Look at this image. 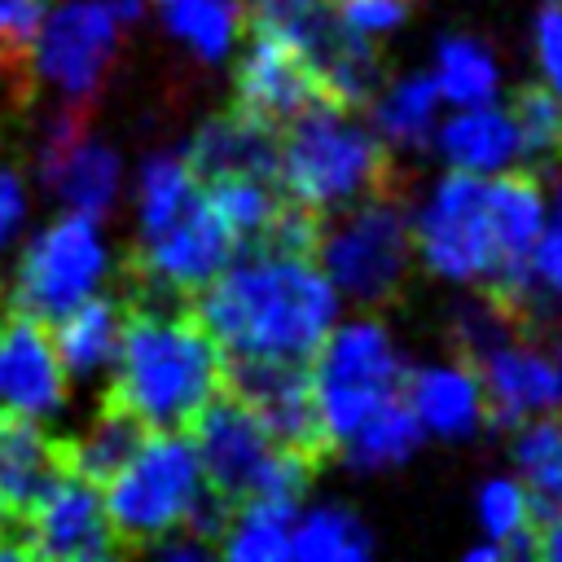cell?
<instances>
[{"label": "cell", "mask_w": 562, "mask_h": 562, "mask_svg": "<svg viewBox=\"0 0 562 562\" xmlns=\"http://www.w3.org/2000/svg\"><path fill=\"white\" fill-rule=\"evenodd\" d=\"M198 321L224 351L312 360L338 316V294L316 259L237 250L193 294Z\"/></svg>", "instance_id": "cell-1"}, {"label": "cell", "mask_w": 562, "mask_h": 562, "mask_svg": "<svg viewBox=\"0 0 562 562\" xmlns=\"http://www.w3.org/2000/svg\"><path fill=\"white\" fill-rule=\"evenodd\" d=\"M110 400L132 408L149 430H189L202 404L220 391L224 347L193 307H127L114 351Z\"/></svg>", "instance_id": "cell-2"}, {"label": "cell", "mask_w": 562, "mask_h": 562, "mask_svg": "<svg viewBox=\"0 0 562 562\" xmlns=\"http://www.w3.org/2000/svg\"><path fill=\"white\" fill-rule=\"evenodd\" d=\"M277 184L321 220L364 193L404 184L391 149L351 110L312 101L277 132Z\"/></svg>", "instance_id": "cell-3"}, {"label": "cell", "mask_w": 562, "mask_h": 562, "mask_svg": "<svg viewBox=\"0 0 562 562\" xmlns=\"http://www.w3.org/2000/svg\"><path fill=\"white\" fill-rule=\"evenodd\" d=\"M316 263L338 294L364 312H382L404 299L413 272V224L404 211V184L356 198L321 220Z\"/></svg>", "instance_id": "cell-4"}, {"label": "cell", "mask_w": 562, "mask_h": 562, "mask_svg": "<svg viewBox=\"0 0 562 562\" xmlns=\"http://www.w3.org/2000/svg\"><path fill=\"white\" fill-rule=\"evenodd\" d=\"M184 435L198 452L202 483L233 509L255 496L299 501L303 487L316 479V470L290 448H281L272 430L259 422V413L237 395H228L224 386L202 404V413L189 422Z\"/></svg>", "instance_id": "cell-5"}, {"label": "cell", "mask_w": 562, "mask_h": 562, "mask_svg": "<svg viewBox=\"0 0 562 562\" xmlns=\"http://www.w3.org/2000/svg\"><path fill=\"white\" fill-rule=\"evenodd\" d=\"M105 514L119 540V553H140L154 540L180 531L189 505L202 492V470L189 435L154 430L132 461L105 483Z\"/></svg>", "instance_id": "cell-6"}, {"label": "cell", "mask_w": 562, "mask_h": 562, "mask_svg": "<svg viewBox=\"0 0 562 562\" xmlns=\"http://www.w3.org/2000/svg\"><path fill=\"white\" fill-rule=\"evenodd\" d=\"M307 373H312V391L321 404V422L329 439L342 448V439L378 404L400 395L404 360L378 321H356V325L325 334V342L307 360Z\"/></svg>", "instance_id": "cell-7"}, {"label": "cell", "mask_w": 562, "mask_h": 562, "mask_svg": "<svg viewBox=\"0 0 562 562\" xmlns=\"http://www.w3.org/2000/svg\"><path fill=\"white\" fill-rule=\"evenodd\" d=\"M101 277H105V246H101L97 220L70 211L44 224L22 246L4 303L48 325L53 316L88 299L101 285Z\"/></svg>", "instance_id": "cell-8"}, {"label": "cell", "mask_w": 562, "mask_h": 562, "mask_svg": "<svg viewBox=\"0 0 562 562\" xmlns=\"http://www.w3.org/2000/svg\"><path fill=\"white\" fill-rule=\"evenodd\" d=\"M220 386L250 404L259 422L272 430L281 448L303 457L312 470H321L329 457H338V443L329 439L321 422V404L312 391L307 360H272V356H237L224 351V378Z\"/></svg>", "instance_id": "cell-9"}, {"label": "cell", "mask_w": 562, "mask_h": 562, "mask_svg": "<svg viewBox=\"0 0 562 562\" xmlns=\"http://www.w3.org/2000/svg\"><path fill=\"white\" fill-rule=\"evenodd\" d=\"M123 26L132 22L114 0H66L48 9L31 44L35 79H48L66 101L88 105L114 70Z\"/></svg>", "instance_id": "cell-10"}, {"label": "cell", "mask_w": 562, "mask_h": 562, "mask_svg": "<svg viewBox=\"0 0 562 562\" xmlns=\"http://www.w3.org/2000/svg\"><path fill=\"white\" fill-rule=\"evenodd\" d=\"M13 544L18 558H61V562H97L119 553L97 483H88L70 465L13 522Z\"/></svg>", "instance_id": "cell-11"}, {"label": "cell", "mask_w": 562, "mask_h": 562, "mask_svg": "<svg viewBox=\"0 0 562 562\" xmlns=\"http://www.w3.org/2000/svg\"><path fill=\"white\" fill-rule=\"evenodd\" d=\"M35 176L40 184L70 211L101 220L119 193V158L105 140H97L88 123V105H61L35 140Z\"/></svg>", "instance_id": "cell-12"}, {"label": "cell", "mask_w": 562, "mask_h": 562, "mask_svg": "<svg viewBox=\"0 0 562 562\" xmlns=\"http://www.w3.org/2000/svg\"><path fill=\"white\" fill-rule=\"evenodd\" d=\"M417 246L430 272L448 281H479L492 268V233H487V193L474 171L452 167L430 193L417 220Z\"/></svg>", "instance_id": "cell-13"}, {"label": "cell", "mask_w": 562, "mask_h": 562, "mask_svg": "<svg viewBox=\"0 0 562 562\" xmlns=\"http://www.w3.org/2000/svg\"><path fill=\"white\" fill-rule=\"evenodd\" d=\"M246 26H250V48L237 66L233 105L281 132L299 110H307L312 101H325V97H321L312 66L303 61V53L294 48V40L285 31H277L272 22H246Z\"/></svg>", "instance_id": "cell-14"}, {"label": "cell", "mask_w": 562, "mask_h": 562, "mask_svg": "<svg viewBox=\"0 0 562 562\" xmlns=\"http://www.w3.org/2000/svg\"><path fill=\"white\" fill-rule=\"evenodd\" d=\"M470 369L479 378V404H483V422L487 426L514 430L522 417L562 404L558 364L544 351H536L531 342H522V338L470 360Z\"/></svg>", "instance_id": "cell-15"}, {"label": "cell", "mask_w": 562, "mask_h": 562, "mask_svg": "<svg viewBox=\"0 0 562 562\" xmlns=\"http://www.w3.org/2000/svg\"><path fill=\"white\" fill-rule=\"evenodd\" d=\"M0 400L35 422L53 417L66 404V369L53 351L44 321L13 307L9 316H0Z\"/></svg>", "instance_id": "cell-16"}, {"label": "cell", "mask_w": 562, "mask_h": 562, "mask_svg": "<svg viewBox=\"0 0 562 562\" xmlns=\"http://www.w3.org/2000/svg\"><path fill=\"white\" fill-rule=\"evenodd\" d=\"M184 162L198 176V184L220 180V176L277 180V127H268L233 105L198 127V136L184 149Z\"/></svg>", "instance_id": "cell-17"}, {"label": "cell", "mask_w": 562, "mask_h": 562, "mask_svg": "<svg viewBox=\"0 0 562 562\" xmlns=\"http://www.w3.org/2000/svg\"><path fill=\"white\" fill-rule=\"evenodd\" d=\"M66 439H53L44 422L26 413L0 417V509L18 522L40 492L66 470Z\"/></svg>", "instance_id": "cell-18"}, {"label": "cell", "mask_w": 562, "mask_h": 562, "mask_svg": "<svg viewBox=\"0 0 562 562\" xmlns=\"http://www.w3.org/2000/svg\"><path fill=\"white\" fill-rule=\"evenodd\" d=\"M404 404L417 413L422 430H435L443 439H465L483 422L479 404V378L470 364H448V369H404L400 382Z\"/></svg>", "instance_id": "cell-19"}, {"label": "cell", "mask_w": 562, "mask_h": 562, "mask_svg": "<svg viewBox=\"0 0 562 562\" xmlns=\"http://www.w3.org/2000/svg\"><path fill=\"white\" fill-rule=\"evenodd\" d=\"M53 325V351L61 360L66 373L75 378H88V373H101L114 351H119V329H123V299L114 294H88L79 299L75 307H66L61 316L48 321Z\"/></svg>", "instance_id": "cell-20"}, {"label": "cell", "mask_w": 562, "mask_h": 562, "mask_svg": "<svg viewBox=\"0 0 562 562\" xmlns=\"http://www.w3.org/2000/svg\"><path fill=\"white\" fill-rule=\"evenodd\" d=\"M439 149L452 167L474 171V176H492L501 167L518 162V136H514V119L501 105H470L461 114H452L439 127Z\"/></svg>", "instance_id": "cell-21"}, {"label": "cell", "mask_w": 562, "mask_h": 562, "mask_svg": "<svg viewBox=\"0 0 562 562\" xmlns=\"http://www.w3.org/2000/svg\"><path fill=\"white\" fill-rule=\"evenodd\" d=\"M149 435H154V430H149L132 408H123L119 400L101 395L97 417L88 422V430L75 435V439H66V461H70L75 474H83L88 483L101 487L110 474H119V470L132 461V452H136Z\"/></svg>", "instance_id": "cell-22"}, {"label": "cell", "mask_w": 562, "mask_h": 562, "mask_svg": "<svg viewBox=\"0 0 562 562\" xmlns=\"http://www.w3.org/2000/svg\"><path fill=\"white\" fill-rule=\"evenodd\" d=\"M514 465L522 474V492L531 505V518L544 522L562 514V417L544 408L536 422H518L514 435Z\"/></svg>", "instance_id": "cell-23"}, {"label": "cell", "mask_w": 562, "mask_h": 562, "mask_svg": "<svg viewBox=\"0 0 562 562\" xmlns=\"http://www.w3.org/2000/svg\"><path fill=\"white\" fill-rule=\"evenodd\" d=\"M294 505L299 501H281V496H255L246 505L233 509L224 536H220V553L237 558V562H277L290 558V527H294Z\"/></svg>", "instance_id": "cell-24"}, {"label": "cell", "mask_w": 562, "mask_h": 562, "mask_svg": "<svg viewBox=\"0 0 562 562\" xmlns=\"http://www.w3.org/2000/svg\"><path fill=\"white\" fill-rule=\"evenodd\" d=\"M422 422L417 413L404 404V395H391L386 404H378L347 439H342V457L356 465V470H382V465H395L404 461L417 443H422Z\"/></svg>", "instance_id": "cell-25"}, {"label": "cell", "mask_w": 562, "mask_h": 562, "mask_svg": "<svg viewBox=\"0 0 562 562\" xmlns=\"http://www.w3.org/2000/svg\"><path fill=\"white\" fill-rule=\"evenodd\" d=\"M167 31L189 44L202 61H215L233 48V40L246 26V4L241 0H154Z\"/></svg>", "instance_id": "cell-26"}, {"label": "cell", "mask_w": 562, "mask_h": 562, "mask_svg": "<svg viewBox=\"0 0 562 562\" xmlns=\"http://www.w3.org/2000/svg\"><path fill=\"white\" fill-rule=\"evenodd\" d=\"M373 123L378 136L386 145H422L430 136L435 123V105H439V88L435 75H404L391 92L373 97Z\"/></svg>", "instance_id": "cell-27"}, {"label": "cell", "mask_w": 562, "mask_h": 562, "mask_svg": "<svg viewBox=\"0 0 562 562\" xmlns=\"http://www.w3.org/2000/svg\"><path fill=\"white\" fill-rule=\"evenodd\" d=\"M373 553L369 527L347 509H316L290 527V558L303 562H360Z\"/></svg>", "instance_id": "cell-28"}, {"label": "cell", "mask_w": 562, "mask_h": 562, "mask_svg": "<svg viewBox=\"0 0 562 562\" xmlns=\"http://www.w3.org/2000/svg\"><path fill=\"white\" fill-rule=\"evenodd\" d=\"M514 136H518V162L531 171H544L562 162V97L544 88H518L509 101Z\"/></svg>", "instance_id": "cell-29"}, {"label": "cell", "mask_w": 562, "mask_h": 562, "mask_svg": "<svg viewBox=\"0 0 562 562\" xmlns=\"http://www.w3.org/2000/svg\"><path fill=\"white\" fill-rule=\"evenodd\" d=\"M198 176L189 171L184 154H154L140 167L136 184V211H140V237L158 233L167 220H176L193 198H198Z\"/></svg>", "instance_id": "cell-30"}, {"label": "cell", "mask_w": 562, "mask_h": 562, "mask_svg": "<svg viewBox=\"0 0 562 562\" xmlns=\"http://www.w3.org/2000/svg\"><path fill=\"white\" fill-rule=\"evenodd\" d=\"M48 13V0H0V88L13 101H26L35 88L31 44Z\"/></svg>", "instance_id": "cell-31"}, {"label": "cell", "mask_w": 562, "mask_h": 562, "mask_svg": "<svg viewBox=\"0 0 562 562\" xmlns=\"http://www.w3.org/2000/svg\"><path fill=\"white\" fill-rule=\"evenodd\" d=\"M435 88L439 97L457 101V105H479L492 97L496 88V61L483 44L465 40V35H448L435 53Z\"/></svg>", "instance_id": "cell-32"}, {"label": "cell", "mask_w": 562, "mask_h": 562, "mask_svg": "<svg viewBox=\"0 0 562 562\" xmlns=\"http://www.w3.org/2000/svg\"><path fill=\"white\" fill-rule=\"evenodd\" d=\"M479 522H483L487 540H505V536H514L518 527L536 522L522 483H514V479H492V483H483V492H479Z\"/></svg>", "instance_id": "cell-33"}, {"label": "cell", "mask_w": 562, "mask_h": 562, "mask_svg": "<svg viewBox=\"0 0 562 562\" xmlns=\"http://www.w3.org/2000/svg\"><path fill=\"white\" fill-rule=\"evenodd\" d=\"M325 4L338 13V22H347L351 31L369 35V40L395 31L413 9V0H325Z\"/></svg>", "instance_id": "cell-34"}, {"label": "cell", "mask_w": 562, "mask_h": 562, "mask_svg": "<svg viewBox=\"0 0 562 562\" xmlns=\"http://www.w3.org/2000/svg\"><path fill=\"white\" fill-rule=\"evenodd\" d=\"M536 48H540V66L549 70L553 92L562 97V0H549L536 13Z\"/></svg>", "instance_id": "cell-35"}, {"label": "cell", "mask_w": 562, "mask_h": 562, "mask_svg": "<svg viewBox=\"0 0 562 562\" xmlns=\"http://www.w3.org/2000/svg\"><path fill=\"white\" fill-rule=\"evenodd\" d=\"M531 268H536L540 285H549V290L562 294V189H558V215H553V224L540 228V237H536Z\"/></svg>", "instance_id": "cell-36"}, {"label": "cell", "mask_w": 562, "mask_h": 562, "mask_svg": "<svg viewBox=\"0 0 562 562\" xmlns=\"http://www.w3.org/2000/svg\"><path fill=\"white\" fill-rule=\"evenodd\" d=\"M26 220V189L18 180V171L0 167V250L9 246V237L22 228Z\"/></svg>", "instance_id": "cell-37"}, {"label": "cell", "mask_w": 562, "mask_h": 562, "mask_svg": "<svg viewBox=\"0 0 562 562\" xmlns=\"http://www.w3.org/2000/svg\"><path fill=\"white\" fill-rule=\"evenodd\" d=\"M536 558H549V562H562V514L536 522Z\"/></svg>", "instance_id": "cell-38"}, {"label": "cell", "mask_w": 562, "mask_h": 562, "mask_svg": "<svg viewBox=\"0 0 562 562\" xmlns=\"http://www.w3.org/2000/svg\"><path fill=\"white\" fill-rule=\"evenodd\" d=\"M241 4H246V22H255V18H277V13H290V9L316 4V0H241Z\"/></svg>", "instance_id": "cell-39"}, {"label": "cell", "mask_w": 562, "mask_h": 562, "mask_svg": "<svg viewBox=\"0 0 562 562\" xmlns=\"http://www.w3.org/2000/svg\"><path fill=\"white\" fill-rule=\"evenodd\" d=\"M465 558H470V562H496V558H505V549H501V540H487V544L465 549Z\"/></svg>", "instance_id": "cell-40"}, {"label": "cell", "mask_w": 562, "mask_h": 562, "mask_svg": "<svg viewBox=\"0 0 562 562\" xmlns=\"http://www.w3.org/2000/svg\"><path fill=\"white\" fill-rule=\"evenodd\" d=\"M0 558H18V544H13V518L0 509Z\"/></svg>", "instance_id": "cell-41"}, {"label": "cell", "mask_w": 562, "mask_h": 562, "mask_svg": "<svg viewBox=\"0 0 562 562\" xmlns=\"http://www.w3.org/2000/svg\"><path fill=\"white\" fill-rule=\"evenodd\" d=\"M558 378H562V342H558Z\"/></svg>", "instance_id": "cell-42"}, {"label": "cell", "mask_w": 562, "mask_h": 562, "mask_svg": "<svg viewBox=\"0 0 562 562\" xmlns=\"http://www.w3.org/2000/svg\"><path fill=\"white\" fill-rule=\"evenodd\" d=\"M0 307H4V285H0Z\"/></svg>", "instance_id": "cell-43"}]
</instances>
